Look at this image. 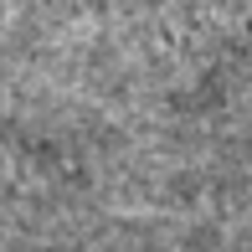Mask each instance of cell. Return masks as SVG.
I'll list each match as a JSON object with an SVG mask.
<instances>
[{"label": "cell", "instance_id": "1", "mask_svg": "<svg viewBox=\"0 0 252 252\" xmlns=\"http://www.w3.org/2000/svg\"><path fill=\"white\" fill-rule=\"evenodd\" d=\"M170 21L196 41H252V0H180Z\"/></svg>", "mask_w": 252, "mask_h": 252}]
</instances>
